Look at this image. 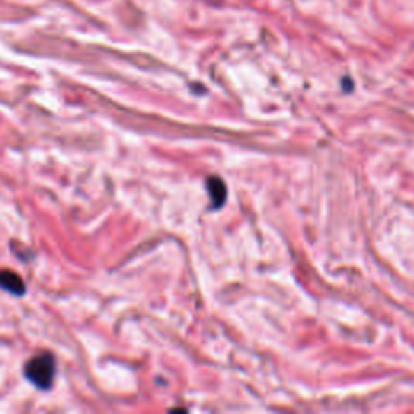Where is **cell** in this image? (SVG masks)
<instances>
[{
    "mask_svg": "<svg viewBox=\"0 0 414 414\" xmlns=\"http://www.w3.org/2000/svg\"><path fill=\"white\" fill-rule=\"evenodd\" d=\"M27 379L40 390H47L54 383L55 377V360L49 353H39L31 357L24 366Z\"/></svg>",
    "mask_w": 414,
    "mask_h": 414,
    "instance_id": "1",
    "label": "cell"
},
{
    "mask_svg": "<svg viewBox=\"0 0 414 414\" xmlns=\"http://www.w3.org/2000/svg\"><path fill=\"white\" fill-rule=\"evenodd\" d=\"M0 288L7 290L17 296H22L27 291L22 277L12 272V270H0Z\"/></svg>",
    "mask_w": 414,
    "mask_h": 414,
    "instance_id": "2",
    "label": "cell"
}]
</instances>
